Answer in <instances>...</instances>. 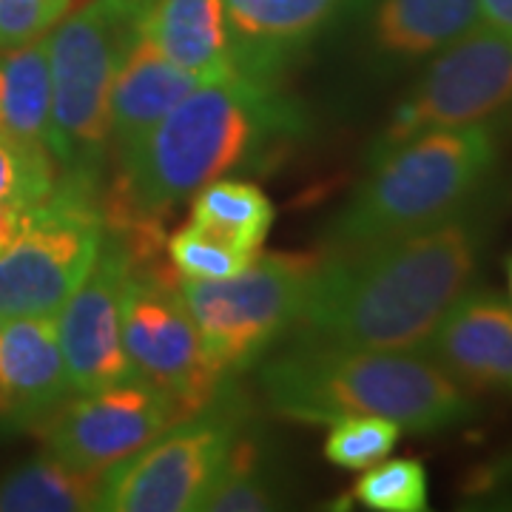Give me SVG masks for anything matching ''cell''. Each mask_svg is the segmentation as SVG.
<instances>
[{"label": "cell", "mask_w": 512, "mask_h": 512, "mask_svg": "<svg viewBox=\"0 0 512 512\" xmlns=\"http://www.w3.org/2000/svg\"><path fill=\"white\" fill-rule=\"evenodd\" d=\"M481 245V222L461 211L433 228L319 259L293 322L296 339L336 348L421 350L470 288Z\"/></svg>", "instance_id": "obj_1"}, {"label": "cell", "mask_w": 512, "mask_h": 512, "mask_svg": "<svg viewBox=\"0 0 512 512\" xmlns=\"http://www.w3.org/2000/svg\"><path fill=\"white\" fill-rule=\"evenodd\" d=\"M296 128L274 86L245 77L200 83L120 160L106 231H140L194 197L202 185L245 165L274 134Z\"/></svg>", "instance_id": "obj_2"}, {"label": "cell", "mask_w": 512, "mask_h": 512, "mask_svg": "<svg viewBox=\"0 0 512 512\" xmlns=\"http://www.w3.org/2000/svg\"><path fill=\"white\" fill-rule=\"evenodd\" d=\"M259 384L279 416L308 424L382 416L410 433H441L476 416L467 390L421 350L296 342L259 367Z\"/></svg>", "instance_id": "obj_3"}, {"label": "cell", "mask_w": 512, "mask_h": 512, "mask_svg": "<svg viewBox=\"0 0 512 512\" xmlns=\"http://www.w3.org/2000/svg\"><path fill=\"white\" fill-rule=\"evenodd\" d=\"M495 160L498 143L487 123L421 131L370 160V177L330 234L353 248L433 228L464 211Z\"/></svg>", "instance_id": "obj_4"}, {"label": "cell", "mask_w": 512, "mask_h": 512, "mask_svg": "<svg viewBox=\"0 0 512 512\" xmlns=\"http://www.w3.org/2000/svg\"><path fill=\"white\" fill-rule=\"evenodd\" d=\"M148 0H86L46 35L52 74V157L97 183L109 157V97Z\"/></svg>", "instance_id": "obj_5"}, {"label": "cell", "mask_w": 512, "mask_h": 512, "mask_svg": "<svg viewBox=\"0 0 512 512\" xmlns=\"http://www.w3.org/2000/svg\"><path fill=\"white\" fill-rule=\"evenodd\" d=\"M322 256L259 254L228 279H180L208 365L225 379L245 370L293 328Z\"/></svg>", "instance_id": "obj_6"}, {"label": "cell", "mask_w": 512, "mask_h": 512, "mask_svg": "<svg viewBox=\"0 0 512 512\" xmlns=\"http://www.w3.org/2000/svg\"><path fill=\"white\" fill-rule=\"evenodd\" d=\"M106 239L97 183L66 174L0 254V319L57 316Z\"/></svg>", "instance_id": "obj_7"}, {"label": "cell", "mask_w": 512, "mask_h": 512, "mask_svg": "<svg viewBox=\"0 0 512 512\" xmlns=\"http://www.w3.org/2000/svg\"><path fill=\"white\" fill-rule=\"evenodd\" d=\"M237 444L231 407H214L177 421L140 453L114 464L103 476L100 510L194 512L220 476Z\"/></svg>", "instance_id": "obj_8"}, {"label": "cell", "mask_w": 512, "mask_h": 512, "mask_svg": "<svg viewBox=\"0 0 512 512\" xmlns=\"http://www.w3.org/2000/svg\"><path fill=\"white\" fill-rule=\"evenodd\" d=\"M510 106L512 40L484 23L441 49L393 111L370 148V160L421 131L487 123Z\"/></svg>", "instance_id": "obj_9"}, {"label": "cell", "mask_w": 512, "mask_h": 512, "mask_svg": "<svg viewBox=\"0 0 512 512\" xmlns=\"http://www.w3.org/2000/svg\"><path fill=\"white\" fill-rule=\"evenodd\" d=\"M123 345L134 373L163 390L185 419L217 402L222 379L202 353L180 282L143 271L137 262L123 291Z\"/></svg>", "instance_id": "obj_10"}, {"label": "cell", "mask_w": 512, "mask_h": 512, "mask_svg": "<svg viewBox=\"0 0 512 512\" xmlns=\"http://www.w3.org/2000/svg\"><path fill=\"white\" fill-rule=\"evenodd\" d=\"M183 419L163 390L134 376L114 387L74 393L35 430L49 456L77 470L106 473Z\"/></svg>", "instance_id": "obj_11"}, {"label": "cell", "mask_w": 512, "mask_h": 512, "mask_svg": "<svg viewBox=\"0 0 512 512\" xmlns=\"http://www.w3.org/2000/svg\"><path fill=\"white\" fill-rule=\"evenodd\" d=\"M131 254L106 231L92 271L57 311V339L74 393H92L134 379L123 345V291Z\"/></svg>", "instance_id": "obj_12"}, {"label": "cell", "mask_w": 512, "mask_h": 512, "mask_svg": "<svg viewBox=\"0 0 512 512\" xmlns=\"http://www.w3.org/2000/svg\"><path fill=\"white\" fill-rule=\"evenodd\" d=\"M421 350L461 387L512 393V305L495 293H464Z\"/></svg>", "instance_id": "obj_13"}, {"label": "cell", "mask_w": 512, "mask_h": 512, "mask_svg": "<svg viewBox=\"0 0 512 512\" xmlns=\"http://www.w3.org/2000/svg\"><path fill=\"white\" fill-rule=\"evenodd\" d=\"M69 396L55 316L0 319V419L35 430Z\"/></svg>", "instance_id": "obj_14"}, {"label": "cell", "mask_w": 512, "mask_h": 512, "mask_svg": "<svg viewBox=\"0 0 512 512\" xmlns=\"http://www.w3.org/2000/svg\"><path fill=\"white\" fill-rule=\"evenodd\" d=\"M348 0H222L237 72L274 86L279 72L299 55Z\"/></svg>", "instance_id": "obj_15"}, {"label": "cell", "mask_w": 512, "mask_h": 512, "mask_svg": "<svg viewBox=\"0 0 512 512\" xmlns=\"http://www.w3.org/2000/svg\"><path fill=\"white\" fill-rule=\"evenodd\" d=\"M200 86L197 77L174 66L140 29L134 37L109 97V154L120 163L185 94Z\"/></svg>", "instance_id": "obj_16"}, {"label": "cell", "mask_w": 512, "mask_h": 512, "mask_svg": "<svg viewBox=\"0 0 512 512\" xmlns=\"http://www.w3.org/2000/svg\"><path fill=\"white\" fill-rule=\"evenodd\" d=\"M143 32L174 66L200 83H228L234 63L222 0H148Z\"/></svg>", "instance_id": "obj_17"}, {"label": "cell", "mask_w": 512, "mask_h": 512, "mask_svg": "<svg viewBox=\"0 0 512 512\" xmlns=\"http://www.w3.org/2000/svg\"><path fill=\"white\" fill-rule=\"evenodd\" d=\"M481 26L478 0H379L370 46L387 60H421Z\"/></svg>", "instance_id": "obj_18"}, {"label": "cell", "mask_w": 512, "mask_h": 512, "mask_svg": "<svg viewBox=\"0 0 512 512\" xmlns=\"http://www.w3.org/2000/svg\"><path fill=\"white\" fill-rule=\"evenodd\" d=\"M0 134L52 154V74L46 37L0 52Z\"/></svg>", "instance_id": "obj_19"}, {"label": "cell", "mask_w": 512, "mask_h": 512, "mask_svg": "<svg viewBox=\"0 0 512 512\" xmlns=\"http://www.w3.org/2000/svg\"><path fill=\"white\" fill-rule=\"evenodd\" d=\"M103 476L46 453L0 478V512L100 510Z\"/></svg>", "instance_id": "obj_20"}, {"label": "cell", "mask_w": 512, "mask_h": 512, "mask_svg": "<svg viewBox=\"0 0 512 512\" xmlns=\"http://www.w3.org/2000/svg\"><path fill=\"white\" fill-rule=\"evenodd\" d=\"M274 220V202L265 197L259 185L245 180H211L191 200V222L197 228L251 254L262 251Z\"/></svg>", "instance_id": "obj_21"}, {"label": "cell", "mask_w": 512, "mask_h": 512, "mask_svg": "<svg viewBox=\"0 0 512 512\" xmlns=\"http://www.w3.org/2000/svg\"><path fill=\"white\" fill-rule=\"evenodd\" d=\"M353 498L376 512L427 510V470L416 458H382L353 484Z\"/></svg>", "instance_id": "obj_22"}, {"label": "cell", "mask_w": 512, "mask_h": 512, "mask_svg": "<svg viewBox=\"0 0 512 512\" xmlns=\"http://www.w3.org/2000/svg\"><path fill=\"white\" fill-rule=\"evenodd\" d=\"M259 254L242 251L237 245L197 228L194 222L168 237V259L180 279H228L245 271Z\"/></svg>", "instance_id": "obj_23"}, {"label": "cell", "mask_w": 512, "mask_h": 512, "mask_svg": "<svg viewBox=\"0 0 512 512\" xmlns=\"http://www.w3.org/2000/svg\"><path fill=\"white\" fill-rule=\"evenodd\" d=\"M279 501L271 484L256 473V453L251 444H234L231 456L202 495L200 510L205 512H268Z\"/></svg>", "instance_id": "obj_24"}, {"label": "cell", "mask_w": 512, "mask_h": 512, "mask_svg": "<svg viewBox=\"0 0 512 512\" xmlns=\"http://www.w3.org/2000/svg\"><path fill=\"white\" fill-rule=\"evenodd\" d=\"M402 427L382 416H345L330 424L325 458L342 470H367L393 453Z\"/></svg>", "instance_id": "obj_25"}, {"label": "cell", "mask_w": 512, "mask_h": 512, "mask_svg": "<svg viewBox=\"0 0 512 512\" xmlns=\"http://www.w3.org/2000/svg\"><path fill=\"white\" fill-rule=\"evenodd\" d=\"M57 183V163L49 151L0 134V205H35Z\"/></svg>", "instance_id": "obj_26"}, {"label": "cell", "mask_w": 512, "mask_h": 512, "mask_svg": "<svg viewBox=\"0 0 512 512\" xmlns=\"http://www.w3.org/2000/svg\"><path fill=\"white\" fill-rule=\"evenodd\" d=\"M86 0H0V52L46 37Z\"/></svg>", "instance_id": "obj_27"}, {"label": "cell", "mask_w": 512, "mask_h": 512, "mask_svg": "<svg viewBox=\"0 0 512 512\" xmlns=\"http://www.w3.org/2000/svg\"><path fill=\"white\" fill-rule=\"evenodd\" d=\"M35 205H0V254L18 239Z\"/></svg>", "instance_id": "obj_28"}, {"label": "cell", "mask_w": 512, "mask_h": 512, "mask_svg": "<svg viewBox=\"0 0 512 512\" xmlns=\"http://www.w3.org/2000/svg\"><path fill=\"white\" fill-rule=\"evenodd\" d=\"M481 20L512 40V0H478Z\"/></svg>", "instance_id": "obj_29"}, {"label": "cell", "mask_w": 512, "mask_h": 512, "mask_svg": "<svg viewBox=\"0 0 512 512\" xmlns=\"http://www.w3.org/2000/svg\"><path fill=\"white\" fill-rule=\"evenodd\" d=\"M507 279H510V296H512V256L507 259Z\"/></svg>", "instance_id": "obj_30"}]
</instances>
